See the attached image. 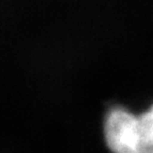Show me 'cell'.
<instances>
[{
  "label": "cell",
  "instance_id": "obj_1",
  "mask_svg": "<svg viewBox=\"0 0 153 153\" xmlns=\"http://www.w3.org/2000/svg\"><path fill=\"white\" fill-rule=\"evenodd\" d=\"M103 137L112 153H153V104L137 115L112 106L103 119Z\"/></svg>",
  "mask_w": 153,
  "mask_h": 153
}]
</instances>
